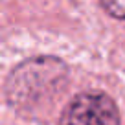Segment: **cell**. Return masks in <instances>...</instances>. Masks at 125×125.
<instances>
[{
    "label": "cell",
    "instance_id": "obj_1",
    "mask_svg": "<svg viewBox=\"0 0 125 125\" xmlns=\"http://www.w3.org/2000/svg\"><path fill=\"white\" fill-rule=\"evenodd\" d=\"M66 68L57 59H31L15 68L9 77L8 90L13 101H22L35 92H44L55 88L62 81Z\"/></svg>",
    "mask_w": 125,
    "mask_h": 125
},
{
    "label": "cell",
    "instance_id": "obj_3",
    "mask_svg": "<svg viewBox=\"0 0 125 125\" xmlns=\"http://www.w3.org/2000/svg\"><path fill=\"white\" fill-rule=\"evenodd\" d=\"M109 15L116 19H125V0H99Z\"/></svg>",
    "mask_w": 125,
    "mask_h": 125
},
{
    "label": "cell",
    "instance_id": "obj_2",
    "mask_svg": "<svg viewBox=\"0 0 125 125\" xmlns=\"http://www.w3.org/2000/svg\"><path fill=\"white\" fill-rule=\"evenodd\" d=\"M61 125H120V112L103 92H83L66 105Z\"/></svg>",
    "mask_w": 125,
    "mask_h": 125
}]
</instances>
